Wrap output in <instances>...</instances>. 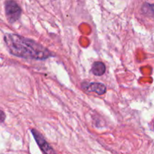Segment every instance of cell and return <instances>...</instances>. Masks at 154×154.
Masks as SVG:
<instances>
[{
  "instance_id": "5b68a950",
  "label": "cell",
  "mask_w": 154,
  "mask_h": 154,
  "mask_svg": "<svg viewBox=\"0 0 154 154\" xmlns=\"http://www.w3.org/2000/svg\"><path fill=\"white\" fill-rule=\"evenodd\" d=\"M105 70H106V67L102 62H96L93 63V67H92V72L96 76H102L105 74Z\"/></svg>"
},
{
  "instance_id": "8992f818",
  "label": "cell",
  "mask_w": 154,
  "mask_h": 154,
  "mask_svg": "<svg viewBox=\"0 0 154 154\" xmlns=\"http://www.w3.org/2000/svg\"><path fill=\"white\" fill-rule=\"evenodd\" d=\"M147 8H148L149 11L151 13V14L154 17V4L153 5H147Z\"/></svg>"
},
{
  "instance_id": "7a4b0ae2",
  "label": "cell",
  "mask_w": 154,
  "mask_h": 154,
  "mask_svg": "<svg viewBox=\"0 0 154 154\" xmlns=\"http://www.w3.org/2000/svg\"><path fill=\"white\" fill-rule=\"evenodd\" d=\"M5 14L10 23H14L20 17L22 11L16 2L8 0L5 2Z\"/></svg>"
},
{
  "instance_id": "3957f363",
  "label": "cell",
  "mask_w": 154,
  "mask_h": 154,
  "mask_svg": "<svg viewBox=\"0 0 154 154\" xmlns=\"http://www.w3.org/2000/svg\"><path fill=\"white\" fill-rule=\"evenodd\" d=\"M32 133L37 144H38V146L40 147V148L42 149V150L44 153L45 154H57L54 150V149L45 141L44 137L37 130H35V129H32Z\"/></svg>"
},
{
  "instance_id": "277c9868",
  "label": "cell",
  "mask_w": 154,
  "mask_h": 154,
  "mask_svg": "<svg viewBox=\"0 0 154 154\" xmlns=\"http://www.w3.org/2000/svg\"><path fill=\"white\" fill-rule=\"evenodd\" d=\"M83 88L88 92H95L99 95H103L106 93V87L102 83H90L88 84H83Z\"/></svg>"
},
{
  "instance_id": "6da1fadb",
  "label": "cell",
  "mask_w": 154,
  "mask_h": 154,
  "mask_svg": "<svg viewBox=\"0 0 154 154\" xmlns=\"http://www.w3.org/2000/svg\"><path fill=\"white\" fill-rule=\"evenodd\" d=\"M4 40L11 54L16 57L38 60L53 57L47 48L32 39L8 33L5 35Z\"/></svg>"
},
{
  "instance_id": "52a82bcc",
  "label": "cell",
  "mask_w": 154,
  "mask_h": 154,
  "mask_svg": "<svg viewBox=\"0 0 154 154\" xmlns=\"http://www.w3.org/2000/svg\"><path fill=\"white\" fill-rule=\"evenodd\" d=\"M5 117V116L4 113H3L2 111H0V123L4 121Z\"/></svg>"
}]
</instances>
